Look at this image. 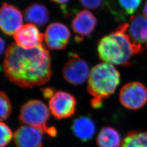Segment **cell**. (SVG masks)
I'll use <instances>...</instances> for the list:
<instances>
[{
    "label": "cell",
    "mask_w": 147,
    "mask_h": 147,
    "mask_svg": "<svg viewBox=\"0 0 147 147\" xmlns=\"http://www.w3.org/2000/svg\"><path fill=\"white\" fill-rule=\"evenodd\" d=\"M3 70L5 77L19 87L40 86L51 78V56L43 45L26 50L13 43L5 51Z\"/></svg>",
    "instance_id": "obj_1"
},
{
    "label": "cell",
    "mask_w": 147,
    "mask_h": 147,
    "mask_svg": "<svg viewBox=\"0 0 147 147\" xmlns=\"http://www.w3.org/2000/svg\"><path fill=\"white\" fill-rule=\"evenodd\" d=\"M129 24H121L115 31L101 39L98 53L101 60L112 65L129 66L133 56L141 53L143 48L128 33Z\"/></svg>",
    "instance_id": "obj_2"
},
{
    "label": "cell",
    "mask_w": 147,
    "mask_h": 147,
    "mask_svg": "<svg viewBox=\"0 0 147 147\" xmlns=\"http://www.w3.org/2000/svg\"><path fill=\"white\" fill-rule=\"evenodd\" d=\"M88 80L87 90L93 98L91 105L100 108L102 100L113 94L120 84V73L111 64L101 63L91 69Z\"/></svg>",
    "instance_id": "obj_3"
},
{
    "label": "cell",
    "mask_w": 147,
    "mask_h": 147,
    "mask_svg": "<svg viewBox=\"0 0 147 147\" xmlns=\"http://www.w3.org/2000/svg\"><path fill=\"white\" fill-rule=\"evenodd\" d=\"M50 110L42 101L31 100L21 106L19 121L26 125L33 126L40 129L50 136L57 135V130L55 127L48 126L50 119Z\"/></svg>",
    "instance_id": "obj_4"
},
{
    "label": "cell",
    "mask_w": 147,
    "mask_h": 147,
    "mask_svg": "<svg viewBox=\"0 0 147 147\" xmlns=\"http://www.w3.org/2000/svg\"><path fill=\"white\" fill-rule=\"evenodd\" d=\"M119 100L121 104L126 109L138 110L147 103V88L139 82H129L121 89Z\"/></svg>",
    "instance_id": "obj_5"
},
{
    "label": "cell",
    "mask_w": 147,
    "mask_h": 147,
    "mask_svg": "<svg viewBox=\"0 0 147 147\" xmlns=\"http://www.w3.org/2000/svg\"><path fill=\"white\" fill-rule=\"evenodd\" d=\"M76 100L73 95L62 90L55 93L49 99V110L56 118L61 120L73 116L76 111Z\"/></svg>",
    "instance_id": "obj_6"
},
{
    "label": "cell",
    "mask_w": 147,
    "mask_h": 147,
    "mask_svg": "<svg viewBox=\"0 0 147 147\" xmlns=\"http://www.w3.org/2000/svg\"><path fill=\"white\" fill-rule=\"evenodd\" d=\"M70 56L63 68V77L70 84H82L89 78V65L76 53H71Z\"/></svg>",
    "instance_id": "obj_7"
},
{
    "label": "cell",
    "mask_w": 147,
    "mask_h": 147,
    "mask_svg": "<svg viewBox=\"0 0 147 147\" xmlns=\"http://www.w3.org/2000/svg\"><path fill=\"white\" fill-rule=\"evenodd\" d=\"M70 37V32L67 27L60 22H53L47 26L44 40L50 49L62 50L68 45Z\"/></svg>",
    "instance_id": "obj_8"
},
{
    "label": "cell",
    "mask_w": 147,
    "mask_h": 147,
    "mask_svg": "<svg viewBox=\"0 0 147 147\" xmlns=\"http://www.w3.org/2000/svg\"><path fill=\"white\" fill-rule=\"evenodd\" d=\"M23 16L16 7L3 3L0 11V26L2 31L7 35H13L21 26Z\"/></svg>",
    "instance_id": "obj_9"
},
{
    "label": "cell",
    "mask_w": 147,
    "mask_h": 147,
    "mask_svg": "<svg viewBox=\"0 0 147 147\" xmlns=\"http://www.w3.org/2000/svg\"><path fill=\"white\" fill-rule=\"evenodd\" d=\"M14 39L19 47L28 50L42 45L44 34L39 32L36 26L27 24L16 32Z\"/></svg>",
    "instance_id": "obj_10"
},
{
    "label": "cell",
    "mask_w": 147,
    "mask_h": 147,
    "mask_svg": "<svg viewBox=\"0 0 147 147\" xmlns=\"http://www.w3.org/2000/svg\"><path fill=\"white\" fill-rule=\"evenodd\" d=\"M96 25L97 19L91 11L88 10L80 11L71 21V27L76 34V40L80 42L84 37L89 36Z\"/></svg>",
    "instance_id": "obj_11"
},
{
    "label": "cell",
    "mask_w": 147,
    "mask_h": 147,
    "mask_svg": "<svg viewBox=\"0 0 147 147\" xmlns=\"http://www.w3.org/2000/svg\"><path fill=\"white\" fill-rule=\"evenodd\" d=\"M43 132L39 129L23 125L14 134V140L17 147H42Z\"/></svg>",
    "instance_id": "obj_12"
},
{
    "label": "cell",
    "mask_w": 147,
    "mask_h": 147,
    "mask_svg": "<svg viewBox=\"0 0 147 147\" xmlns=\"http://www.w3.org/2000/svg\"><path fill=\"white\" fill-rule=\"evenodd\" d=\"M71 130L74 135L80 140L87 142L94 136L96 127L92 119L86 116H81L73 121Z\"/></svg>",
    "instance_id": "obj_13"
},
{
    "label": "cell",
    "mask_w": 147,
    "mask_h": 147,
    "mask_svg": "<svg viewBox=\"0 0 147 147\" xmlns=\"http://www.w3.org/2000/svg\"><path fill=\"white\" fill-rule=\"evenodd\" d=\"M128 33L135 42L142 44L147 42V19L141 14L131 16Z\"/></svg>",
    "instance_id": "obj_14"
},
{
    "label": "cell",
    "mask_w": 147,
    "mask_h": 147,
    "mask_svg": "<svg viewBox=\"0 0 147 147\" xmlns=\"http://www.w3.org/2000/svg\"><path fill=\"white\" fill-rule=\"evenodd\" d=\"M27 21L38 26H42L49 21V13L47 7L40 3H34L27 6L24 11Z\"/></svg>",
    "instance_id": "obj_15"
},
{
    "label": "cell",
    "mask_w": 147,
    "mask_h": 147,
    "mask_svg": "<svg viewBox=\"0 0 147 147\" xmlns=\"http://www.w3.org/2000/svg\"><path fill=\"white\" fill-rule=\"evenodd\" d=\"M99 147H119L121 143V136L118 131L110 126L101 128L96 137Z\"/></svg>",
    "instance_id": "obj_16"
},
{
    "label": "cell",
    "mask_w": 147,
    "mask_h": 147,
    "mask_svg": "<svg viewBox=\"0 0 147 147\" xmlns=\"http://www.w3.org/2000/svg\"><path fill=\"white\" fill-rule=\"evenodd\" d=\"M121 147H147V132H129L123 139Z\"/></svg>",
    "instance_id": "obj_17"
},
{
    "label": "cell",
    "mask_w": 147,
    "mask_h": 147,
    "mask_svg": "<svg viewBox=\"0 0 147 147\" xmlns=\"http://www.w3.org/2000/svg\"><path fill=\"white\" fill-rule=\"evenodd\" d=\"M0 119L3 121L7 119L11 113V104L9 99L5 92L1 91L0 93Z\"/></svg>",
    "instance_id": "obj_18"
},
{
    "label": "cell",
    "mask_w": 147,
    "mask_h": 147,
    "mask_svg": "<svg viewBox=\"0 0 147 147\" xmlns=\"http://www.w3.org/2000/svg\"><path fill=\"white\" fill-rule=\"evenodd\" d=\"M121 10L126 14H133L141 4L142 0H116Z\"/></svg>",
    "instance_id": "obj_19"
},
{
    "label": "cell",
    "mask_w": 147,
    "mask_h": 147,
    "mask_svg": "<svg viewBox=\"0 0 147 147\" xmlns=\"http://www.w3.org/2000/svg\"><path fill=\"white\" fill-rule=\"evenodd\" d=\"M1 129V142L0 147H5L11 141L14 137V134L11 128L3 121L0 124Z\"/></svg>",
    "instance_id": "obj_20"
},
{
    "label": "cell",
    "mask_w": 147,
    "mask_h": 147,
    "mask_svg": "<svg viewBox=\"0 0 147 147\" xmlns=\"http://www.w3.org/2000/svg\"><path fill=\"white\" fill-rule=\"evenodd\" d=\"M80 3L86 8L95 9L102 5L104 0H79Z\"/></svg>",
    "instance_id": "obj_21"
},
{
    "label": "cell",
    "mask_w": 147,
    "mask_h": 147,
    "mask_svg": "<svg viewBox=\"0 0 147 147\" xmlns=\"http://www.w3.org/2000/svg\"><path fill=\"white\" fill-rule=\"evenodd\" d=\"M54 94L53 90L51 88H46L43 90V95L45 98L50 99Z\"/></svg>",
    "instance_id": "obj_22"
},
{
    "label": "cell",
    "mask_w": 147,
    "mask_h": 147,
    "mask_svg": "<svg viewBox=\"0 0 147 147\" xmlns=\"http://www.w3.org/2000/svg\"><path fill=\"white\" fill-rule=\"evenodd\" d=\"M5 50V42L4 40L1 38V54L2 55Z\"/></svg>",
    "instance_id": "obj_23"
},
{
    "label": "cell",
    "mask_w": 147,
    "mask_h": 147,
    "mask_svg": "<svg viewBox=\"0 0 147 147\" xmlns=\"http://www.w3.org/2000/svg\"><path fill=\"white\" fill-rule=\"evenodd\" d=\"M53 2H55L56 3H58V4H63L67 2H68L70 0H51Z\"/></svg>",
    "instance_id": "obj_24"
},
{
    "label": "cell",
    "mask_w": 147,
    "mask_h": 147,
    "mask_svg": "<svg viewBox=\"0 0 147 147\" xmlns=\"http://www.w3.org/2000/svg\"><path fill=\"white\" fill-rule=\"evenodd\" d=\"M143 14L144 16H145L147 19V1L145 3V5H144L143 9Z\"/></svg>",
    "instance_id": "obj_25"
},
{
    "label": "cell",
    "mask_w": 147,
    "mask_h": 147,
    "mask_svg": "<svg viewBox=\"0 0 147 147\" xmlns=\"http://www.w3.org/2000/svg\"><path fill=\"white\" fill-rule=\"evenodd\" d=\"M146 47H147V44H146Z\"/></svg>",
    "instance_id": "obj_26"
}]
</instances>
